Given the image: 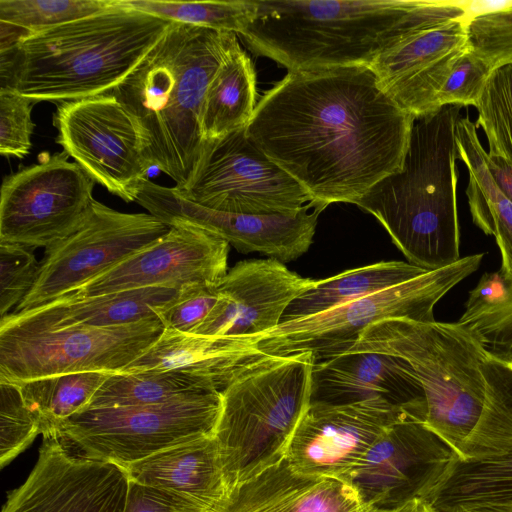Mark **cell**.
<instances>
[{"label":"cell","instance_id":"83f0119b","mask_svg":"<svg viewBox=\"0 0 512 512\" xmlns=\"http://www.w3.org/2000/svg\"><path fill=\"white\" fill-rule=\"evenodd\" d=\"M256 99V72L237 41L205 93L201 110L203 140H217L246 128L257 106Z\"/></svg>","mask_w":512,"mask_h":512},{"label":"cell","instance_id":"cb8c5ba5","mask_svg":"<svg viewBox=\"0 0 512 512\" xmlns=\"http://www.w3.org/2000/svg\"><path fill=\"white\" fill-rule=\"evenodd\" d=\"M352 484L296 472L285 457L233 488L219 512H369Z\"/></svg>","mask_w":512,"mask_h":512},{"label":"cell","instance_id":"1f68e13d","mask_svg":"<svg viewBox=\"0 0 512 512\" xmlns=\"http://www.w3.org/2000/svg\"><path fill=\"white\" fill-rule=\"evenodd\" d=\"M119 4L156 17L187 25L240 35L254 20L256 0L162 1L118 0Z\"/></svg>","mask_w":512,"mask_h":512},{"label":"cell","instance_id":"7c38bea8","mask_svg":"<svg viewBox=\"0 0 512 512\" xmlns=\"http://www.w3.org/2000/svg\"><path fill=\"white\" fill-rule=\"evenodd\" d=\"M171 226L149 213H123L93 200L66 238L45 248L37 280L14 312L73 293L163 237Z\"/></svg>","mask_w":512,"mask_h":512},{"label":"cell","instance_id":"2e32d148","mask_svg":"<svg viewBox=\"0 0 512 512\" xmlns=\"http://www.w3.org/2000/svg\"><path fill=\"white\" fill-rule=\"evenodd\" d=\"M54 125L57 143L69 157L110 193L135 201L136 187L151 166L133 119L111 93L63 102Z\"/></svg>","mask_w":512,"mask_h":512},{"label":"cell","instance_id":"60d3db41","mask_svg":"<svg viewBox=\"0 0 512 512\" xmlns=\"http://www.w3.org/2000/svg\"><path fill=\"white\" fill-rule=\"evenodd\" d=\"M216 283L183 288L179 297L159 315L166 329L194 333L218 301Z\"/></svg>","mask_w":512,"mask_h":512},{"label":"cell","instance_id":"7bdbcfd3","mask_svg":"<svg viewBox=\"0 0 512 512\" xmlns=\"http://www.w3.org/2000/svg\"><path fill=\"white\" fill-rule=\"evenodd\" d=\"M125 512H184L152 489L129 479Z\"/></svg>","mask_w":512,"mask_h":512},{"label":"cell","instance_id":"f546056e","mask_svg":"<svg viewBox=\"0 0 512 512\" xmlns=\"http://www.w3.org/2000/svg\"><path fill=\"white\" fill-rule=\"evenodd\" d=\"M214 391L212 381L183 370L120 372L106 379L88 408L160 404Z\"/></svg>","mask_w":512,"mask_h":512},{"label":"cell","instance_id":"74e56055","mask_svg":"<svg viewBox=\"0 0 512 512\" xmlns=\"http://www.w3.org/2000/svg\"><path fill=\"white\" fill-rule=\"evenodd\" d=\"M40 269V262L32 248L0 242V316L19 303L32 289Z\"/></svg>","mask_w":512,"mask_h":512},{"label":"cell","instance_id":"484cf974","mask_svg":"<svg viewBox=\"0 0 512 512\" xmlns=\"http://www.w3.org/2000/svg\"><path fill=\"white\" fill-rule=\"evenodd\" d=\"M252 336H207L164 329L159 339L122 372L183 370L212 381L222 392L263 359Z\"/></svg>","mask_w":512,"mask_h":512},{"label":"cell","instance_id":"9a60e30c","mask_svg":"<svg viewBox=\"0 0 512 512\" xmlns=\"http://www.w3.org/2000/svg\"><path fill=\"white\" fill-rule=\"evenodd\" d=\"M406 417L422 420L382 399L311 401L292 433L285 459L298 473L352 483L382 433Z\"/></svg>","mask_w":512,"mask_h":512},{"label":"cell","instance_id":"6da1fadb","mask_svg":"<svg viewBox=\"0 0 512 512\" xmlns=\"http://www.w3.org/2000/svg\"><path fill=\"white\" fill-rule=\"evenodd\" d=\"M415 118L369 67L288 72L257 103L246 134L323 211L358 202L403 168Z\"/></svg>","mask_w":512,"mask_h":512},{"label":"cell","instance_id":"277c9868","mask_svg":"<svg viewBox=\"0 0 512 512\" xmlns=\"http://www.w3.org/2000/svg\"><path fill=\"white\" fill-rule=\"evenodd\" d=\"M173 22L119 4L36 33L0 53V89L37 102L112 92Z\"/></svg>","mask_w":512,"mask_h":512},{"label":"cell","instance_id":"9c48e42d","mask_svg":"<svg viewBox=\"0 0 512 512\" xmlns=\"http://www.w3.org/2000/svg\"><path fill=\"white\" fill-rule=\"evenodd\" d=\"M221 392L143 406L86 408L67 419L57 438L80 455L125 467L158 452L214 436Z\"/></svg>","mask_w":512,"mask_h":512},{"label":"cell","instance_id":"52a82bcc","mask_svg":"<svg viewBox=\"0 0 512 512\" xmlns=\"http://www.w3.org/2000/svg\"><path fill=\"white\" fill-rule=\"evenodd\" d=\"M314 364L309 351L267 355L221 392L214 439L228 493L285 457L311 403Z\"/></svg>","mask_w":512,"mask_h":512},{"label":"cell","instance_id":"4dcf8cb0","mask_svg":"<svg viewBox=\"0 0 512 512\" xmlns=\"http://www.w3.org/2000/svg\"><path fill=\"white\" fill-rule=\"evenodd\" d=\"M110 375L105 372L69 373L19 384L27 406L40 420L43 438H57L61 425L88 408Z\"/></svg>","mask_w":512,"mask_h":512},{"label":"cell","instance_id":"4316f807","mask_svg":"<svg viewBox=\"0 0 512 512\" xmlns=\"http://www.w3.org/2000/svg\"><path fill=\"white\" fill-rule=\"evenodd\" d=\"M455 141L458 159L465 163L469 173L466 195L472 220L486 235L495 237L502 259L500 272L512 283V202L489 172L487 151L469 115L459 117Z\"/></svg>","mask_w":512,"mask_h":512},{"label":"cell","instance_id":"836d02e7","mask_svg":"<svg viewBox=\"0 0 512 512\" xmlns=\"http://www.w3.org/2000/svg\"><path fill=\"white\" fill-rule=\"evenodd\" d=\"M113 5L114 0H0V21L31 36L104 12Z\"/></svg>","mask_w":512,"mask_h":512},{"label":"cell","instance_id":"e0dca14e","mask_svg":"<svg viewBox=\"0 0 512 512\" xmlns=\"http://www.w3.org/2000/svg\"><path fill=\"white\" fill-rule=\"evenodd\" d=\"M135 201L169 226H194L224 239L239 252H259L282 263L309 249L321 212L310 203L294 213L222 212L189 201L174 187L155 184L148 178L138 183Z\"/></svg>","mask_w":512,"mask_h":512},{"label":"cell","instance_id":"b9f144b4","mask_svg":"<svg viewBox=\"0 0 512 512\" xmlns=\"http://www.w3.org/2000/svg\"><path fill=\"white\" fill-rule=\"evenodd\" d=\"M481 370L487 390L501 399L512 411V361L489 355Z\"/></svg>","mask_w":512,"mask_h":512},{"label":"cell","instance_id":"7402d4cb","mask_svg":"<svg viewBox=\"0 0 512 512\" xmlns=\"http://www.w3.org/2000/svg\"><path fill=\"white\" fill-rule=\"evenodd\" d=\"M371 399L385 400L425 420L423 387L402 358L353 352L315 362L311 401L350 404Z\"/></svg>","mask_w":512,"mask_h":512},{"label":"cell","instance_id":"44dd1931","mask_svg":"<svg viewBox=\"0 0 512 512\" xmlns=\"http://www.w3.org/2000/svg\"><path fill=\"white\" fill-rule=\"evenodd\" d=\"M312 282L272 258L240 261L216 283L218 301L192 334L261 335L282 321L291 301Z\"/></svg>","mask_w":512,"mask_h":512},{"label":"cell","instance_id":"e575fe53","mask_svg":"<svg viewBox=\"0 0 512 512\" xmlns=\"http://www.w3.org/2000/svg\"><path fill=\"white\" fill-rule=\"evenodd\" d=\"M481 341L492 357L512 361V283L489 304L465 308L458 320Z\"/></svg>","mask_w":512,"mask_h":512},{"label":"cell","instance_id":"3957f363","mask_svg":"<svg viewBox=\"0 0 512 512\" xmlns=\"http://www.w3.org/2000/svg\"><path fill=\"white\" fill-rule=\"evenodd\" d=\"M353 352L396 356L412 367L425 393L424 424L461 463L511 454L486 413L481 366L489 353L465 325L385 319L366 328L345 353Z\"/></svg>","mask_w":512,"mask_h":512},{"label":"cell","instance_id":"bcb514c9","mask_svg":"<svg viewBox=\"0 0 512 512\" xmlns=\"http://www.w3.org/2000/svg\"><path fill=\"white\" fill-rule=\"evenodd\" d=\"M413 512H446V511H443V510L435 507L434 505H432L431 503H429L425 500L418 499Z\"/></svg>","mask_w":512,"mask_h":512},{"label":"cell","instance_id":"603a6c76","mask_svg":"<svg viewBox=\"0 0 512 512\" xmlns=\"http://www.w3.org/2000/svg\"><path fill=\"white\" fill-rule=\"evenodd\" d=\"M123 468L131 481L184 512H219L228 496L214 436L173 446Z\"/></svg>","mask_w":512,"mask_h":512},{"label":"cell","instance_id":"5bb4252c","mask_svg":"<svg viewBox=\"0 0 512 512\" xmlns=\"http://www.w3.org/2000/svg\"><path fill=\"white\" fill-rule=\"evenodd\" d=\"M68 158L63 151L4 179L0 242L46 248L78 228L96 181Z\"/></svg>","mask_w":512,"mask_h":512},{"label":"cell","instance_id":"7dc6e473","mask_svg":"<svg viewBox=\"0 0 512 512\" xmlns=\"http://www.w3.org/2000/svg\"><path fill=\"white\" fill-rule=\"evenodd\" d=\"M416 502H417V500L412 501L402 507L395 508V509H383V508L371 507L369 512H413Z\"/></svg>","mask_w":512,"mask_h":512},{"label":"cell","instance_id":"8fae6325","mask_svg":"<svg viewBox=\"0 0 512 512\" xmlns=\"http://www.w3.org/2000/svg\"><path fill=\"white\" fill-rule=\"evenodd\" d=\"M160 318L111 327L0 328V382L80 372L120 373L162 335Z\"/></svg>","mask_w":512,"mask_h":512},{"label":"cell","instance_id":"7a4b0ae2","mask_svg":"<svg viewBox=\"0 0 512 512\" xmlns=\"http://www.w3.org/2000/svg\"><path fill=\"white\" fill-rule=\"evenodd\" d=\"M237 41L234 33L173 22L110 92L133 119L148 164L176 188L189 183L201 160L205 93Z\"/></svg>","mask_w":512,"mask_h":512},{"label":"cell","instance_id":"f6af8a7d","mask_svg":"<svg viewBox=\"0 0 512 512\" xmlns=\"http://www.w3.org/2000/svg\"><path fill=\"white\" fill-rule=\"evenodd\" d=\"M463 512H512V492L499 499L468 508Z\"/></svg>","mask_w":512,"mask_h":512},{"label":"cell","instance_id":"30bf717a","mask_svg":"<svg viewBox=\"0 0 512 512\" xmlns=\"http://www.w3.org/2000/svg\"><path fill=\"white\" fill-rule=\"evenodd\" d=\"M463 2L415 1L369 68L379 87L415 119L440 110L437 94L470 48Z\"/></svg>","mask_w":512,"mask_h":512},{"label":"cell","instance_id":"f35d334b","mask_svg":"<svg viewBox=\"0 0 512 512\" xmlns=\"http://www.w3.org/2000/svg\"><path fill=\"white\" fill-rule=\"evenodd\" d=\"M37 101L8 89H0V153L23 158L32 146V108Z\"/></svg>","mask_w":512,"mask_h":512},{"label":"cell","instance_id":"ac0fdd59","mask_svg":"<svg viewBox=\"0 0 512 512\" xmlns=\"http://www.w3.org/2000/svg\"><path fill=\"white\" fill-rule=\"evenodd\" d=\"M459 463L424 421L406 417L382 433L352 484L369 506L395 509L430 501Z\"/></svg>","mask_w":512,"mask_h":512},{"label":"cell","instance_id":"8992f818","mask_svg":"<svg viewBox=\"0 0 512 512\" xmlns=\"http://www.w3.org/2000/svg\"><path fill=\"white\" fill-rule=\"evenodd\" d=\"M239 35L288 72L369 67L415 1L256 0Z\"/></svg>","mask_w":512,"mask_h":512},{"label":"cell","instance_id":"4fadbf2b","mask_svg":"<svg viewBox=\"0 0 512 512\" xmlns=\"http://www.w3.org/2000/svg\"><path fill=\"white\" fill-rule=\"evenodd\" d=\"M245 129L206 142L193 177L175 191L203 207L239 214L294 213L311 203L309 193Z\"/></svg>","mask_w":512,"mask_h":512},{"label":"cell","instance_id":"5b68a950","mask_svg":"<svg viewBox=\"0 0 512 512\" xmlns=\"http://www.w3.org/2000/svg\"><path fill=\"white\" fill-rule=\"evenodd\" d=\"M460 105L416 119L403 168L378 182L357 204L383 225L410 264L435 270L458 261Z\"/></svg>","mask_w":512,"mask_h":512},{"label":"cell","instance_id":"ffe728a7","mask_svg":"<svg viewBox=\"0 0 512 512\" xmlns=\"http://www.w3.org/2000/svg\"><path fill=\"white\" fill-rule=\"evenodd\" d=\"M229 246L203 229L174 225L150 246L67 295L90 297L146 287L183 289L214 284L227 273Z\"/></svg>","mask_w":512,"mask_h":512},{"label":"cell","instance_id":"d4e9b609","mask_svg":"<svg viewBox=\"0 0 512 512\" xmlns=\"http://www.w3.org/2000/svg\"><path fill=\"white\" fill-rule=\"evenodd\" d=\"M182 289L146 287L90 297L61 296L2 317L0 328L40 331L67 326L111 327L150 318L173 304Z\"/></svg>","mask_w":512,"mask_h":512},{"label":"cell","instance_id":"d6986e66","mask_svg":"<svg viewBox=\"0 0 512 512\" xmlns=\"http://www.w3.org/2000/svg\"><path fill=\"white\" fill-rule=\"evenodd\" d=\"M128 491L123 467L73 455L60 439L46 437L34 468L2 512H125Z\"/></svg>","mask_w":512,"mask_h":512},{"label":"cell","instance_id":"d6a6232c","mask_svg":"<svg viewBox=\"0 0 512 512\" xmlns=\"http://www.w3.org/2000/svg\"><path fill=\"white\" fill-rule=\"evenodd\" d=\"M475 108L488 155L512 162V62L491 72Z\"/></svg>","mask_w":512,"mask_h":512},{"label":"cell","instance_id":"ba28073f","mask_svg":"<svg viewBox=\"0 0 512 512\" xmlns=\"http://www.w3.org/2000/svg\"><path fill=\"white\" fill-rule=\"evenodd\" d=\"M483 257L484 253L462 257L453 264L326 312L282 321L254 337L258 347L268 355L309 351L318 362L344 354L366 328L379 321L390 318L435 321V305L477 271Z\"/></svg>","mask_w":512,"mask_h":512},{"label":"cell","instance_id":"f1b7e54d","mask_svg":"<svg viewBox=\"0 0 512 512\" xmlns=\"http://www.w3.org/2000/svg\"><path fill=\"white\" fill-rule=\"evenodd\" d=\"M429 270L404 261H382L312 284L285 310L282 321L309 317L414 279ZM281 321V322H282Z\"/></svg>","mask_w":512,"mask_h":512},{"label":"cell","instance_id":"d590c367","mask_svg":"<svg viewBox=\"0 0 512 512\" xmlns=\"http://www.w3.org/2000/svg\"><path fill=\"white\" fill-rule=\"evenodd\" d=\"M40 433V420L27 406L20 385L0 382L1 467L24 451Z\"/></svg>","mask_w":512,"mask_h":512},{"label":"cell","instance_id":"ab89813d","mask_svg":"<svg viewBox=\"0 0 512 512\" xmlns=\"http://www.w3.org/2000/svg\"><path fill=\"white\" fill-rule=\"evenodd\" d=\"M492 69L469 49L453 65L438 94L439 108L476 106Z\"/></svg>","mask_w":512,"mask_h":512},{"label":"cell","instance_id":"8d00e7d4","mask_svg":"<svg viewBox=\"0 0 512 512\" xmlns=\"http://www.w3.org/2000/svg\"><path fill=\"white\" fill-rule=\"evenodd\" d=\"M468 45L492 71L512 62V5L467 22Z\"/></svg>","mask_w":512,"mask_h":512},{"label":"cell","instance_id":"ee69618b","mask_svg":"<svg viewBox=\"0 0 512 512\" xmlns=\"http://www.w3.org/2000/svg\"><path fill=\"white\" fill-rule=\"evenodd\" d=\"M486 163L503 194L512 202V162L486 154Z\"/></svg>","mask_w":512,"mask_h":512}]
</instances>
